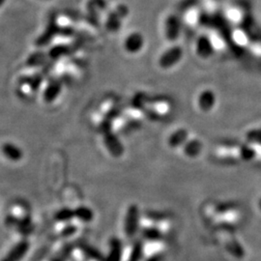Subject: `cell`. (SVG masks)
<instances>
[{
    "instance_id": "6da1fadb",
    "label": "cell",
    "mask_w": 261,
    "mask_h": 261,
    "mask_svg": "<svg viewBox=\"0 0 261 261\" xmlns=\"http://www.w3.org/2000/svg\"><path fill=\"white\" fill-rule=\"evenodd\" d=\"M30 248V243L27 239L20 240L15 244L7 254L0 261H20L28 253Z\"/></svg>"
},
{
    "instance_id": "9a60e30c",
    "label": "cell",
    "mask_w": 261,
    "mask_h": 261,
    "mask_svg": "<svg viewBox=\"0 0 261 261\" xmlns=\"http://www.w3.org/2000/svg\"><path fill=\"white\" fill-rule=\"evenodd\" d=\"M69 51H70L69 47H64V46H58V47H54L50 50L49 56H50V57H53V58H58L60 56H66Z\"/></svg>"
},
{
    "instance_id": "52a82bcc",
    "label": "cell",
    "mask_w": 261,
    "mask_h": 261,
    "mask_svg": "<svg viewBox=\"0 0 261 261\" xmlns=\"http://www.w3.org/2000/svg\"><path fill=\"white\" fill-rule=\"evenodd\" d=\"M81 251L83 252L84 255L91 259V260L95 261H106V257H103V254L101 252H99L96 248L91 247L90 245L88 244H82L81 247H80Z\"/></svg>"
},
{
    "instance_id": "7a4b0ae2",
    "label": "cell",
    "mask_w": 261,
    "mask_h": 261,
    "mask_svg": "<svg viewBox=\"0 0 261 261\" xmlns=\"http://www.w3.org/2000/svg\"><path fill=\"white\" fill-rule=\"evenodd\" d=\"M139 208L137 205H130L127 211L124 223L125 233L128 236L135 235L139 226Z\"/></svg>"
},
{
    "instance_id": "ac0fdd59",
    "label": "cell",
    "mask_w": 261,
    "mask_h": 261,
    "mask_svg": "<svg viewBox=\"0 0 261 261\" xmlns=\"http://www.w3.org/2000/svg\"><path fill=\"white\" fill-rule=\"evenodd\" d=\"M5 2V0H0V6Z\"/></svg>"
},
{
    "instance_id": "e0dca14e",
    "label": "cell",
    "mask_w": 261,
    "mask_h": 261,
    "mask_svg": "<svg viewBox=\"0 0 261 261\" xmlns=\"http://www.w3.org/2000/svg\"><path fill=\"white\" fill-rule=\"evenodd\" d=\"M77 230V227L75 226V224H67L65 227L62 229L61 234L65 237H69V236H72L76 232Z\"/></svg>"
},
{
    "instance_id": "30bf717a",
    "label": "cell",
    "mask_w": 261,
    "mask_h": 261,
    "mask_svg": "<svg viewBox=\"0 0 261 261\" xmlns=\"http://www.w3.org/2000/svg\"><path fill=\"white\" fill-rule=\"evenodd\" d=\"M56 221L60 223H69L72 219L75 218V209L71 208H62L58 210L55 216Z\"/></svg>"
},
{
    "instance_id": "277c9868",
    "label": "cell",
    "mask_w": 261,
    "mask_h": 261,
    "mask_svg": "<svg viewBox=\"0 0 261 261\" xmlns=\"http://www.w3.org/2000/svg\"><path fill=\"white\" fill-rule=\"evenodd\" d=\"M123 255V245L121 240L112 237L110 240V252L106 257V261H121Z\"/></svg>"
},
{
    "instance_id": "ba28073f",
    "label": "cell",
    "mask_w": 261,
    "mask_h": 261,
    "mask_svg": "<svg viewBox=\"0 0 261 261\" xmlns=\"http://www.w3.org/2000/svg\"><path fill=\"white\" fill-rule=\"evenodd\" d=\"M60 90H61V84L57 83V82L51 83L47 86L45 94H44L45 101L47 103L54 102L57 98V96L60 93Z\"/></svg>"
},
{
    "instance_id": "5bb4252c",
    "label": "cell",
    "mask_w": 261,
    "mask_h": 261,
    "mask_svg": "<svg viewBox=\"0 0 261 261\" xmlns=\"http://www.w3.org/2000/svg\"><path fill=\"white\" fill-rule=\"evenodd\" d=\"M211 51V45L206 39H202L198 45V54L202 56H208Z\"/></svg>"
},
{
    "instance_id": "8992f818",
    "label": "cell",
    "mask_w": 261,
    "mask_h": 261,
    "mask_svg": "<svg viewBox=\"0 0 261 261\" xmlns=\"http://www.w3.org/2000/svg\"><path fill=\"white\" fill-rule=\"evenodd\" d=\"M143 45V39L139 33H134L125 41V47L130 53L139 51Z\"/></svg>"
},
{
    "instance_id": "7c38bea8",
    "label": "cell",
    "mask_w": 261,
    "mask_h": 261,
    "mask_svg": "<svg viewBox=\"0 0 261 261\" xmlns=\"http://www.w3.org/2000/svg\"><path fill=\"white\" fill-rule=\"evenodd\" d=\"M186 136L187 133L185 130H178V132H176L173 135V137H171V139H170L171 146H177V144L184 141Z\"/></svg>"
},
{
    "instance_id": "d6986e66",
    "label": "cell",
    "mask_w": 261,
    "mask_h": 261,
    "mask_svg": "<svg viewBox=\"0 0 261 261\" xmlns=\"http://www.w3.org/2000/svg\"><path fill=\"white\" fill-rule=\"evenodd\" d=\"M53 261H61V260H59V259H55V260H53Z\"/></svg>"
},
{
    "instance_id": "5b68a950",
    "label": "cell",
    "mask_w": 261,
    "mask_h": 261,
    "mask_svg": "<svg viewBox=\"0 0 261 261\" xmlns=\"http://www.w3.org/2000/svg\"><path fill=\"white\" fill-rule=\"evenodd\" d=\"M2 153L7 159H9L13 162H18L23 157V152L19 148V146L13 144V143H5L2 146Z\"/></svg>"
},
{
    "instance_id": "4fadbf2b",
    "label": "cell",
    "mask_w": 261,
    "mask_h": 261,
    "mask_svg": "<svg viewBox=\"0 0 261 261\" xmlns=\"http://www.w3.org/2000/svg\"><path fill=\"white\" fill-rule=\"evenodd\" d=\"M168 36L169 40H173L177 35V22L173 19H169L168 23Z\"/></svg>"
},
{
    "instance_id": "2e32d148",
    "label": "cell",
    "mask_w": 261,
    "mask_h": 261,
    "mask_svg": "<svg viewBox=\"0 0 261 261\" xmlns=\"http://www.w3.org/2000/svg\"><path fill=\"white\" fill-rule=\"evenodd\" d=\"M141 254H142V247H141V245H140V244H137L134 247L128 261H139L140 260Z\"/></svg>"
},
{
    "instance_id": "8fae6325",
    "label": "cell",
    "mask_w": 261,
    "mask_h": 261,
    "mask_svg": "<svg viewBox=\"0 0 261 261\" xmlns=\"http://www.w3.org/2000/svg\"><path fill=\"white\" fill-rule=\"evenodd\" d=\"M215 103V97L212 92L206 91L204 93L201 94L199 98V106L203 111H209L212 109Z\"/></svg>"
},
{
    "instance_id": "9c48e42d",
    "label": "cell",
    "mask_w": 261,
    "mask_h": 261,
    "mask_svg": "<svg viewBox=\"0 0 261 261\" xmlns=\"http://www.w3.org/2000/svg\"><path fill=\"white\" fill-rule=\"evenodd\" d=\"M75 218L81 220L84 223H89L94 219V213L92 209L87 206H79L75 209Z\"/></svg>"
},
{
    "instance_id": "3957f363",
    "label": "cell",
    "mask_w": 261,
    "mask_h": 261,
    "mask_svg": "<svg viewBox=\"0 0 261 261\" xmlns=\"http://www.w3.org/2000/svg\"><path fill=\"white\" fill-rule=\"evenodd\" d=\"M182 56V49L180 47H172L161 57L160 64L163 68H169L176 64Z\"/></svg>"
}]
</instances>
